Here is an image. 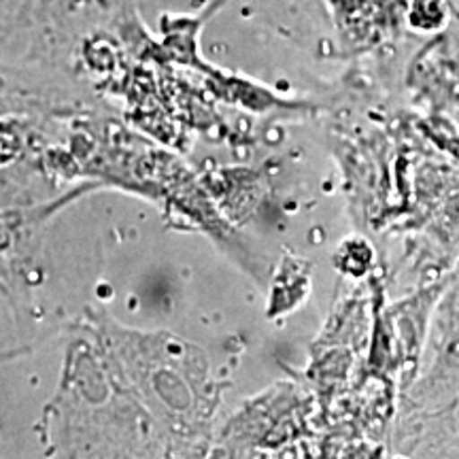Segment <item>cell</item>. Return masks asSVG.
<instances>
[{
  "instance_id": "6da1fadb",
  "label": "cell",
  "mask_w": 459,
  "mask_h": 459,
  "mask_svg": "<svg viewBox=\"0 0 459 459\" xmlns=\"http://www.w3.org/2000/svg\"><path fill=\"white\" fill-rule=\"evenodd\" d=\"M9 3H11V0H0V9H3V7H7Z\"/></svg>"
}]
</instances>
